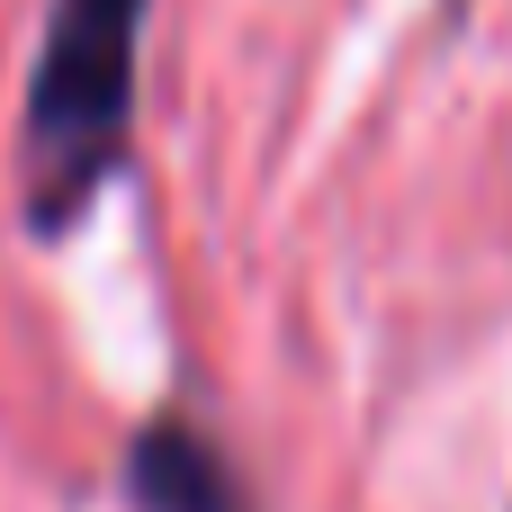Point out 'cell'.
I'll use <instances>...</instances> for the list:
<instances>
[{"mask_svg": "<svg viewBox=\"0 0 512 512\" xmlns=\"http://www.w3.org/2000/svg\"><path fill=\"white\" fill-rule=\"evenodd\" d=\"M126 495L135 512H252L234 450L207 441L198 423H144L126 450Z\"/></svg>", "mask_w": 512, "mask_h": 512, "instance_id": "cell-2", "label": "cell"}, {"mask_svg": "<svg viewBox=\"0 0 512 512\" xmlns=\"http://www.w3.org/2000/svg\"><path fill=\"white\" fill-rule=\"evenodd\" d=\"M153 0H54L18 99V207L36 234L72 225L135 135V54Z\"/></svg>", "mask_w": 512, "mask_h": 512, "instance_id": "cell-1", "label": "cell"}]
</instances>
